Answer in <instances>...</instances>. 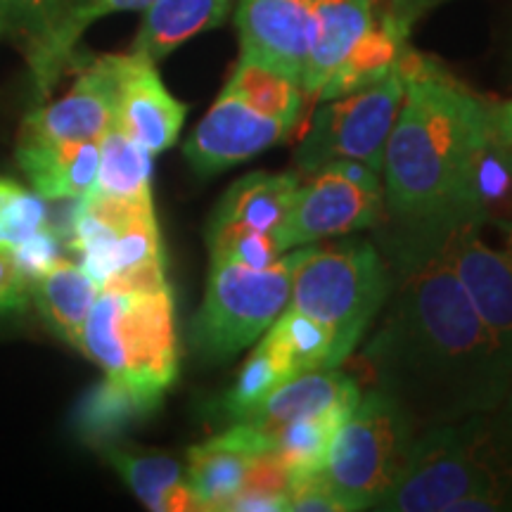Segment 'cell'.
Segmentation results:
<instances>
[{"instance_id":"7c38bea8","label":"cell","mask_w":512,"mask_h":512,"mask_svg":"<svg viewBox=\"0 0 512 512\" xmlns=\"http://www.w3.org/2000/svg\"><path fill=\"white\" fill-rule=\"evenodd\" d=\"M290 131L285 121L266 117L238 95L221 91L183 145V155L197 176L209 178L249 162L285 140Z\"/></svg>"},{"instance_id":"d6986e66","label":"cell","mask_w":512,"mask_h":512,"mask_svg":"<svg viewBox=\"0 0 512 512\" xmlns=\"http://www.w3.org/2000/svg\"><path fill=\"white\" fill-rule=\"evenodd\" d=\"M299 185H302V174L254 171L223 192L216 209L211 211L207 230L252 228L278 235L290 216Z\"/></svg>"},{"instance_id":"ac0fdd59","label":"cell","mask_w":512,"mask_h":512,"mask_svg":"<svg viewBox=\"0 0 512 512\" xmlns=\"http://www.w3.org/2000/svg\"><path fill=\"white\" fill-rule=\"evenodd\" d=\"M361 401V382L339 368H316L290 377L273 389L245 422L273 437L287 422L335 408L339 403Z\"/></svg>"},{"instance_id":"6da1fadb","label":"cell","mask_w":512,"mask_h":512,"mask_svg":"<svg viewBox=\"0 0 512 512\" xmlns=\"http://www.w3.org/2000/svg\"><path fill=\"white\" fill-rule=\"evenodd\" d=\"M380 247L392 287L361 351L370 387L420 430L494 413L512 384V363L441 254L439 235L389 223Z\"/></svg>"},{"instance_id":"9a60e30c","label":"cell","mask_w":512,"mask_h":512,"mask_svg":"<svg viewBox=\"0 0 512 512\" xmlns=\"http://www.w3.org/2000/svg\"><path fill=\"white\" fill-rule=\"evenodd\" d=\"M188 107L164 86L155 62L140 53L119 55L117 124L152 155L178 140Z\"/></svg>"},{"instance_id":"cb8c5ba5","label":"cell","mask_w":512,"mask_h":512,"mask_svg":"<svg viewBox=\"0 0 512 512\" xmlns=\"http://www.w3.org/2000/svg\"><path fill=\"white\" fill-rule=\"evenodd\" d=\"M233 0H157L145 10L133 53L159 62L190 38L221 27Z\"/></svg>"},{"instance_id":"f546056e","label":"cell","mask_w":512,"mask_h":512,"mask_svg":"<svg viewBox=\"0 0 512 512\" xmlns=\"http://www.w3.org/2000/svg\"><path fill=\"white\" fill-rule=\"evenodd\" d=\"M157 408L159 401L147 399L136 389L105 377V382L95 387V392L88 394V399L83 401L79 425L93 441H102L119 434L133 422L143 420Z\"/></svg>"},{"instance_id":"8992f818","label":"cell","mask_w":512,"mask_h":512,"mask_svg":"<svg viewBox=\"0 0 512 512\" xmlns=\"http://www.w3.org/2000/svg\"><path fill=\"white\" fill-rule=\"evenodd\" d=\"M311 245L294 247L268 268H249L211 259L207 290L190 328L192 351L209 363H223L259 339L290 306L292 280Z\"/></svg>"},{"instance_id":"e575fe53","label":"cell","mask_w":512,"mask_h":512,"mask_svg":"<svg viewBox=\"0 0 512 512\" xmlns=\"http://www.w3.org/2000/svg\"><path fill=\"white\" fill-rule=\"evenodd\" d=\"M290 512H347L323 472L294 479L287 491Z\"/></svg>"},{"instance_id":"d590c367","label":"cell","mask_w":512,"mask_h":512,"mask_svg":"<svg viewBox=\"0 0 512 512\" xmlns=\"http://www.w3.org/2000/svg\"><path fill=\"white\" fill-rule=\"evenodd\" d=\"M31 283L12 245L0 242V313L22 309Z\"/></svg>"},{"instance_id":"d6a6232c","label":"cell","mask_w":512,"mask_h":512,"mask_svg":"<svg viewBox=\"0 0 512 512\" xmlns=\"http://www.w3.org/2000/svg\"><path fill=\"white\" fill-rule=\"evenodd\" d=\"M43 226H48L43 197L8 178H0V242L19 247Z\"/></svg>"},{"instance_id":"f1b7e54d","label":"cell","mask_w":512,"mask_h":512,"mask_svg":"<svg viewBox=\"0 0 512 512\" xmlns=\"http://www.w3.org/2000/svg\"><path fill=\"white\" fill-rule=\"evenodd\" d=\"M223 91L238 95L256 112L285 121L290 128L297 124L299 114H302L304 93L299 83L273 72L271 67H264V64L245 60V57H240L238 64H235Z\"/></svg>"},{"instance_id":"5b68a950","label":"cell","mask_w":512,"mask_h":512,"mask_svg":"<svg viewBox=\"0 0 512 512\" xmlns=\"http://www.w3.org/2000/svg\"><path fill=\"white\" fill-rule=\"evenodd\" d=\"M389 287L392 273L375 242L347 238L325 247L313 242L311 254L294 271L290 309L328 325L344 363L380 316Z\"/></svg>"},{"instance_id":"277c9868","label":"cell","mask_w":512,"mask_h":512,"mask_svg":"<svg viewBox=\"0 0 512 512\" xmlns=\"http://www.w3.org/2000/svg\"><path fill=\"white\" fill-rule=\"evenodd\" d=\"M76 349L105 370V377L162 403L164 392L178 377L171 285L100 290Z\"/></svg>"},{"instance_id":"e0dca14e","label":"cell","mask_w":512,"mask_h":512,"mask_svg":"<svg viewBox=\"0 0 512 512\" xmlns=\"http://www.w3.org/2000/svg\"><path fill=\"white\" fill-rule=\"evenodd\" d=\"M17 164L43 200L79 202L95 188L100 143L19 138Z\"/></svg>"},{"instance_id":"3957f363","label":"cell","mask_w":512,"mask_h":512,"mask_svg":"<svg viewBox=\"0 0 512 512\" xmlns=\"http://www.w3.org/2000/svg\"><path fill=\"white\" fill-rule=\"evenodd\" d=\"M475 494L512 503V458L496 437L491 413L420 430L392 489L373 510L448 512Z\"/></svg>"},{"instance_id":"30bf717a","label":"cell","mask_w":512,"mask_h":512,"mask_svg":"<svg viewBox=\"0 0 512 512\" xmlns=\"http://www.w3.org/2000/svg\"><path fill=\"white\" fill-rule=\"evenodd\" d=\"M482 221L432 228L444 259L512 363V235L505 245L484 238Z\"/></svg>"},{"instance_id":"f35d334b","label":"cell","mask_w":512,"mask_h":512,"mask_svg":"<svg viewBox=\"0 0 512 512\" xmlns=\"http://www.w3.org/2000/svg\"><path fill=\"white\" fill-rule=\"evenodd\" d=\"M422 12H425V0H389L387 15L392 17L406 34H411L413 24L422 17Z\"/></svg>"},{"instance_id":"7402d4cb","label":"cell","mask_w":512,"mask_h":512,"mask_svg":"<svg viewBox=\"0 0 512 512\" xmlns=\"http://www.w3.org/2000/svg\"><path fill=\"white\" fill-rule=\"evenodd\" d=\"M105 458L119 472L133 496L155 512H202L195 491L185 479V467L162 453H133L105 448Z\"/></svg>"},{"instance_id":"1f68e13d","label":"cell","mask_w":512,"mask_h":512,"mask_svg":"<svg viewBox=\"0 0 512 512\" xmlns=\"http://www.w3.org/2000/svg\"><path fill=\"white\" fill-rule=\"evenodd\" d=\"M0 3L5 12V31L17 38L31 64L48 46L72 0H0Z\"/></svg>"},{"instance_id":"60d3db41","label":"cell","mask_w":512,"mask_h":512,"mask_svg":"<svg viewBox=\"0 0 512 512\" xmlns=\"http://www.w3.org/2000/svg\"><path fill=\"white\" fill-rule=\"evenodd\" d=\"M439 3H441V0H425V12L434 8V5H439Z\"/></svg>"},{"instance_id":"83f0119b","label":"cell","mask_w":512,"mask_h":512,"mask_svg":"<svg viewBox=\"0 0 512 512\" xmlns=\"http://www.w3.org/2000/svg\"><path fill=\"white\" fill-rule=\"evenodd\" d=\"M275 354L283 358L292 377L316 368H339L337 337L328 325L306 316L297 309H287L275 318L264 335Z\"/></svg>"},{"instance_id":"8fae6325","label":"cell","mask_w":512,"mask_h":512,"mask_svg":"<svg viewBox=\"0 0 512 512\" xmlns=\"http://www.w3.org/2000/svg\"><path fill=\"white\" fill-rule=\"evenodd\" d=\"M384 195L351 183L337 169L325 166L316 174L304 176L294 197L290 216L278 230L283 252L311 245L325 238H347L361 230L384 223Z\"/></svg>"},{"instance_id":"4dcf8cb0","label":"cell","mask_w":512,"mask_h":512,"mask_svg":"<svg viewBox=\"0 0 512 512\" xmlns=\"http://www.w3.org/2000/svg\"><path fill=\"white\" fill-rule=\"evenodd\" d=\"M290 377L292 373L287 370L283 358L275 354L266 337H259L254 351L249 354L245 366L235 377L233 387L223 399V413L235 422L245 420L273 389H278Z\"/></svg>"},{"instance_id":"ba28073f","label":"cell","mask_w":512,"mask_h":512,"mask_svg":"<svg viewBox=\"0 0 512 512\" xmlns=\"http://www.w3.org/2000/svg\"><path fill=\"white\" fill-rule=\"evenodd\" d=\"M420 427L380 389L366 396L337 432L323 475L344 510H373L399 477Z\"/></svg>"},{"instance_id":"52a82bcc","label":"cell","mask_w":512,"mask_h":512,"mask_svg":"<svg viewBox=\"0 0 512 512\" xmlns=\"http://www.w3.org/2000/svg\"><path fill=\"white\" fill-rule=\"evenodd\" d=\"M69 245L100 290L166 285L155 202L114 200L91 192L76 202Z\"/></svg>"},{"instance_id":"2e32d148","label":"cell","mask_w":512,"mask_h":512,"mask_svg":"<svg viewBox=\"0 0 512 512\" xmlns=\"http://www.w3.org/2000/svg\"><path fill=\"white\" fill-rule=\"evenodd\" d=\"M268 451H273L271 434L245 420L192 446L185 463V479L195 491L202 512H228L252 460Z\"/></svg>"},{"instance_id":"d4e9b609","label":"cell","mask_w":512,"mask_h":512,"mask_svg":"<svg viewBox=\"0 0 512 512\" xmlns=\"http://www.w3.org/2000/svg\"><path fill=\"white\" fill-rule=\"evenodd\" d=\"M152 3H157V0H72L67 5V10H64L55 34L50 36L48 46L29 64L38 100L46 98L53 91L64 67L72 62L74 46L79 43L83 31L91 27L93 22H98V19L107 15H114V12L147 10Z\"/></svg>"},{"instance_id":"4fadbf2b","label":"cell","mask_w":512,"mask_h":512,"mask_svg":"<svg viewBox=\"0 0 512 512\" xmlns=\"http://www.w3.org/2000/svg\"><path fill=\"white\" fill-rule=\"evenodd\" d=\"M235 27L240 57L302 83L318 31L313 0H238Z\"/></svg>"},{"instance_id":"5bb4252c","label":"cell","mask_w":512,"mask_h":512,"mask_svg":"<svg viewBox=\"0 0 512 512\" xmlns=\"http://www.w3.org/2000/svg\"><path fill=\"white\" fill-rule=\"evenodd\" d=\"M119 55L95 57L83 64L74 86L50 105L36 107L24 119L19 138L95 140L117 124Z\"/></svg>"},{"instance_id":"8d00e7d4","label":"cell","mask_w":512,"mask_h":512,"mask_svg":"<svg viewBox=\"0 0 512 512\" xmlns=\"http://www.w3.org/2000/svg\"><path fill=\"white\" fill-rule=\"evenodd\" d=\"M489 138L512 157V98L491 102L489 110Z\"/></svg>"},{"instance_id":"ab89813d","label":"cell","mask_w":512,"mask_h":512,"mask_svg":"<svg viewBox=\"0 0 512 512\" xmlns=\"http://www.w3.org/2000/svg\"><path fill=\"white\" fill-rule=\"evenodd\" d=\"M0 34H5V12H3V3H0Z\"/></svg>"},{"instance_id":"9c48e42d","label":"cell","mask_w":512,"mask_h":512,"mask_svg":"<svg viewBox=\"0 0 512 512\" xmlns=\"http://www.w3.org/2000/svg\"><path fill=\"white\" fill-rule=\"evenodd\" d=\"M403 100V76L396 67L382 81L344 98L320 102L299 138L294 162L309 176L332 162L354 159L382 174L384 150Z\"/></svg>"},{"instance_id":"836d02e7","label":"cell","mask_w":512,"mask_h":512,"mask_svg":"<svg viewBox=\"0 0 512 512\" xmlns=\"http://www.w3.org/2000/svg\"><path fill=\"white\" fill-rule=\"evenodd\" d=\"M207 245L211 259L233 261L249 268H268L285 254L273 233L252 228L207 230Z\"/></svg>"},{"instance_id":"44dd1931","label":"cell","mask_w":512,"mask_h":512,"mask_svg":"<svg viewBox=\"0 0 512 512\" xmlns=\"http://www.w3.org/2000/svg\"><path fill=\"white\" fill-rule=\"evenodd\" d=\"M31 294L48 328L67 344L79 347L83 325L100 294L91 273L79 261L60 256L31 283Z\"/></svg>"},{"instance_id":"4316f807","label":"cell","mask_w":512,"mask_h":512,"mask_svg":"<svg viewBox=\"0 0 512 512\" xmlns=\"http://www.w3.org/2000/svg\"><path fill=\"white\" fill-rule=\"evenodd\" d=\"M152 152L119 126L100 138V164L93 192L114 200L152 202Z\"/></svg>"},{"instance_id":"ffe728a7","label":"cell","mask_w":512,"mask_h":512,"mask_svg":"<svg viewBox=\"0 0 512 512\" xmlns=\"http://www.w3.org/2000/svg\"><path fill=\"white\" fill-rule=\"evenodd\" d=\"M313 5L318 31L299 83L304 98H316L325 79L375 22V0H313Z\"/></svg>"},{"instance_id":"603a6c76","label":"cell","mask_w":512,"mask_h":512,"mask_svg":"<svg viewBox=\"0 0 512 512\" xmlns=\"http://www.w3.org/2000/svg\"><path fill=\"white\" fill-rule=\"evenodd\" d=\"M408 46V34L392 17L384 12L375 19L373 27L363 34L337 64L335 72L325 79L316 95L318 102L344 98L363 88L382 81L399 62V57Z\"/></svg>"},{"instance_id":"7a4b0ae2","label":"cell","mask_w":512,"mask_h":512,"mask_svg":"<svg viewBox=\"0 0 512 512\" xmlns=\"http://www.w3.org/2000/svg\"><path fill=\"white\" fill-rule=\"evenodd\" d=\"M403 100L384 150V211L401 228L486 221L475 171L489 140L491 102L444 64L406 46Z\"/></svg>"},{"instance_id":"484cf974","label":"cell","mask_w":512,"mask_h":512,"mask_svg":"<svg viewBox=\"0 0 512 512\" xmlns=\"http://www.w3.org/2000/svg\"><path fill=\"white\" fill-rule=\"evenodd\" d=\"M356 406L358 403H339L323 413L287 422L273 434V451L285 463L292 482L325 470L332 441Z\"/></svg>"},{"instance_id":"74e56055","label":"cell","mask_w":512,"mask_h":512,"mask_svg":"<svg viewBox=\"0 0 512 512\" xmlns=\"http://www.w3.org/2000/svg\"><path fill=\"white\" fill-rule=\"evenodd\" d=\"M491 425H494V432L501 446L508 451V456L512 458V384L505 394V399L501 406L491 413Z\"/></svg>"}]
</instances>
